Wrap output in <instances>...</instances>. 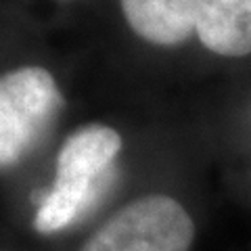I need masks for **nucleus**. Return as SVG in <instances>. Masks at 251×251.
<instances>
[{
	"instance_id": "obj_1",
	"label": "nucleus",
	"mask_w": 251,
	"mask_h": 251,
	"mask_svg": "<svg viewBox=\"0 0 251 251\" xmlns=\"http://www.w3.org/2000/svg\"><path fill=\"white\" fill-rule=\"evenodd\" d=\"M130 29L155 46H180L193 34L222 57L251 52V0H122Z\"/></svg>"
},
{
	"instance_id": "obj_3",
	"label": "nucleus",
	"mask_w": 251,
	"mask_h": 251,
	"mask_svg": "<svg viewBox=\"0 0 251 251\" xmlns=\"http://www.w3.org/2000/svg\"><path fill=\"white\" fill-rule=\"evenodd\" d=\"M195 222L174 197L130 201L100 226L80 251H191Z\"/></svg>"
},
{
	"instance_id": "obj_4",
	"label": "nucleus",
	"mask_w": 251,
	"mask_h": 251,
	"mask_svg": "<svg viewBox=\"0 0 251 251\" xmlns=\"http://www.w3.org/2000/svg\"><path fill=\"white\" fill-rule=\"evenodd\" d=\"M61 109V90L49 69L23 65L0 75V168L21 161Z\"/></svg>"
},
{
	"instance_id": "obj_2",
	"label": "nucleus",
	"mask_w": 251,
	"mask_h": 251,
	"mask_svg": "<svg viewBox=\"0 0 251 251\" xmlns=\"http://www.w3.org/2000/svg\"><path fill=\"white\" fill-rule=\"evenodd\" d=\"M120 151V132L103 124L82 126L67 136L57 155L52 188L36 211V230L54 234L80 220L105 193Z\"/></svg>"
}]
</instances>
